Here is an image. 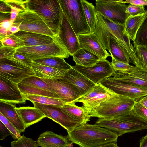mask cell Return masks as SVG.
<instances>
[{"mask_svg":"<svg viewBox=\"0 0 147 147\" xmlns=\"http://www.w3.org/2000/svg\"><path fill=\"white\" fill-rule=\"evenodd\" d=\"M67 133L69 140L80 147H97L117 143L118 137L110 130L95 124L81 125Z\"/></svg>","mask_w":147,"mask_h":147,"instance_id":"6da1fadb","label":"cell"},{"mask_svg":"<svg viewBox=\"0 0 147 147\" xmlns=\"http://www.w3.org/2000/svg\"><path fill=\"white\" fill-rule=\"evenodd\" d=\"M136 101L114 93L88 112L91 117L103 119L117 118L129 114Z\"/></svg>","mask_w":147,"mask_h":147,"instance_id":"7a4b0ae2","label":"cell"},{"mask_svg":"<svg viewBox=\"0 0 147 147\" xmlns=\"http://www.w3.org/2000/svg\"><path fill=\"white\" fill-rule=\"evenodd\" d=\"M13 25L20 30L45 35L55 38L58 33L59 27L46 21L36 13L26 9L20 13Z\"/></svg>","mask_w":147,"mask_h":147,"instance_id":"3957f363","label":"cell"},{"mask_svg":"<svg viewBox=\"0 0 147 147\" xmlns=\"http://www.w3.org/2000/svg\"><path fill=\"white\" fill-rule=\"evenodd\" d=\"M95 124L110 130L118 136L127 133L147 129V123L130 113L115 118H98Z\"/></svg>","mask_w":147,"mask_h":147,"instance_id":"277c9868","label":"cell"},{"mask_svg":"<svg viewBox=\"0 0 147 147\" xmlns=\"http://www.w3.org/2000/svg\"><path fill=\"white\" fill-rule=\"evenodd\" d=\"M63 13L77 36L91 33L81 0H59Z\"/></svg>","mask_w":147,"mask_h":147,"instance_id":"5b68a950","label":"cell"},{"mask_svg":"<svg viewBox=\"0 0 147 147\" xmlns=\"http://www.w3.org/2000/svg\"><path fill=\"white\" fill-rule=\"evenodd\" d=\"M16 51L32 61L53 57L68 58L70 56L68 51L56 36L55 40L52 43L34 46L21 47L16 48Z\"/></svg>","mask_w":147,"mask_h":147,"instance_id":"8992f818","label":"cell"},{"mask_svg":"<svg viewBox=\"0 0 147 147\" xmlns=\"http://www.w3.org/2000/svg\"><path fill=\"white\" fill-rule=\"evenodd\" d=\"M26 6L27 9L36 13L59 28L63 15L59 0H27Z\"/></svg>","mask_w":147,"mask_h":147,"instance_id":"52a82bcc","label":"cell"},{"mask_svg":"<svg viewBox=\"0 0 147 147\" xmlns=\"http://www.w3.org/2000/svg\"><path fill=\"white\" fill-rule=\"evenodd\" d=\"M127 5L122 0H96L95 9L103 17L113 22L124 25L129 16L127 11Z\"/></svg>","mask_w":147,"mask_h":147,"instance_id":"ba28073f","label":"cell"},{"mask_svg":"<svg viewBox=\"0 0 147 147\" xmlns=\"http://www.w3.org/2000/svg\"><path fill=\"white\" fill-rule=\"evenodd\" d=\"M32 68L10 58L0 60V76L18 84L26 78L34 76Z\"/></svg>","mask_w":147,"mask_h":147,"instance_id":"9c48e42d","label":"cell"},{"mask_svg":"<svg viewBox=\"0 0 147 147\" xmlns=\"http://www.w3.org/2000/svg\"><path fill=\"white\" fill-rule=\"evenodd\" d=\"M71 66L96 84L100 83L111 77L114 72L111 63L107 60L100 61L91 67L76 65Z\"/></svg>","mask_w":147,"mask_h":147,"instance_id":"30bf717a","label":"cell"},{"mask_svg":"<svg viewBox=\"0 0 147 147\" xmlns=\"http://www.w3.org/2000/svg\"><path fill=\"white\" fill-rule=\"evenodd\" d=\"M34 107L39 109L45 115L55 122L60 125L69 131L82 125L63 112L59 106L42 104L32 102Z\"/></svg>","mask_w":147,"mask_h":147,"instance_id":"8fae6325","label":"cell"},{"mask_svg":"<svg viewBox=\"0 0 147 147\" xmlns=\"http://www.w3.org/2000/svg\"><path fill=\"white\" fill-rule=\"evenodd\" d=\"M113 93L136 101L147 95V88L137 87L116 80L112 77L100 83Z\"/></svg>","mask_w":147,"mask_h":147,"instance_id":"7c38bea8","label":"cell"},{"mask_svg":"<svg viewBox=\"0 0 147 147\" xmlns=\"http://www.w3.org/2000/svg\"><path fill=\"white\" fill-rule=\"evenodd\" d=\"M51 87L63 101L67 103L74 102L81 98L78 88L72 84L61 80L42 78Z\"/></svg>","mask_w":147,"mask_h":147,"instance_id":"4fadbf2b","label":"cell"},{"mask_svg":"<svg viewBox=\"0 0 147 147\" xmlns=\"http://www.w3.org/2000/svg\"><path fill=\"white\" fill-rule=\"evenodd\" d=\"M56 36L70 56H72L81 48L77 35L63 13L61 24Z\"/></svg>","mask_w":147,"mask_h":147,"instance_id":"5bb4252c","label":"cell"},{"mask_svg":"<svg viewBox=\"0 0 147 147\" xmlns=\"http://www.w3.org/2000/svg\"><path fill=\"white\" fill-rule=\"evenodd\" d=\"M114 93L100 83H99L96 84L89 92L78 99L74 103H82V107L88 111Z\"/></svg>","mask_w":147,"mask_h":147,"instance_id":"9a60e30c","label":"cell"},{"mask_svg":"<svg viewBox=\"0 0 147 147\" xmlns=\"http://www.w3.org/2000/svg\"><path fill=\"white\" fill-rule=\"evenodd\" d=\"M26 100L18 84L0 76V101L13 104H24Z\"/></svg>","mask_w":147,"mask_h":147,"instance_id":"2e32d148","label":"cell"},{"mask_svg":"<svg viewBox=\"0 0 147 147\" xmlns=\"http://www.w3.org/2000/svg\"><path fill=\"white\" fill-rule=\"evenodd\" d=\"M113 79L137 87L147 88V71L136 66L126 72L114 71Z\"/></svg>","mask_w":147,"mask_h":147,"instance_id":"e0dca14e","label":"cell"},{"mask_svg":"<svg viewBox=\"0 0 147 147\" xmlns=\"http://www.w3.org/2000/svg\"><path fill=\"white\" fill-rule=\"evenodd\" d=\"M10 37L16 42L17 48L48 44L53 43L55 40V37L53 38L45 35L22 30L13 34Z\"/></svg>","mask_w":147,"mask_h":147,"instance_id":"ac0fdd59","label":"cell"},{"mask_svg":"<svg viewBox=\"0 0 147 147\" xmlns=\"http://www.w3.org/2000/svg\"><path fill=\"white\" fill-rule=\"evenodd\" d=\"M77 36L80 48L96 55L100 61L106 60L108 57L111 56L94 32Z\"/></svg>","mask_w":147,"mask_h":147,"instance_id":"d6986e66","label":"cell"},{"mask_svg":"<svg viewBox=\"0 0 147 147\" xmlns=\"http://www.w3.org/2000/svg\"><path fill=\"white\" fill-rule=\"evenodd\" d=\"M61 79L76 86L80 92L81 97L89 92L96 85L72 67Z\"/></svg>","mask_w":147,"mask_h":147,"instance_id":"ffe728a7","label":"cell"},{"mask_svg":"<svg viewBox=\"0 0 147 147\" xmlns=\"http://www.w3.org/2000/svg\"><path fill=\"white\" fill-rule=\"evenodd\" d=\"M41 147H74L68 135L63 136L46 131L40 134L37 141Z\"/></svg>","mask_w":147,"mask_h":147,"instance_id":"44dd1931","label":"cell"},{"mask_svg":"<svg viewBox=\"0 0 147 147\" xmlns=\"http://www.w3.org/2000/svg\"><path fill=\"white\" fill-rule=\"evenodd\" d=\"M15 109L26 128L46 117L39 109L35 107H16Z\"/></svg>","mask_w":147,"mask_h":147,"instance_id":"7402d4cb","label":"cell"},{"mask_svg":"<svg viewBox=\"0 0 147 147\" xmlns=\"http://www.w3.org/2000/svg\"><path fill=\"white\" fill-rule=\"evenodd\" d=\"M15 105L0 101L1 113L20 133L25 131L26 128L16 110Z\"/></svg>","mask_w":147,"mask_h":147,"instance_id":"603a6c76","label":"cell"},{"mask_svg":"<svg viewBox=\"0 0 147 147\" xmlns=\"http://www.w3.org/2000/svg\"><path fill=\"white\" fill-rule=\"evenodd\" d=\"M61 110L82 125L87 124L90 121L91 117L88 111L83 107L77 106L74 102L64 105Z\"/></svg>","mask_w":147,"mask_h":147,"instance_id":"cb8c5ba5","label":"cell"},{"mask_svg":"<svg viewBox=\"0 0 147 147\" xmlns=\"http://www.w3.org/2000/svg\"><path fill=\"white\" fill-rule=\"evenodd\" d=\"M32 68L34 73V76L42 78L51 80L62 79L68 71L40 65L33 61Z\"/></svg>","mask_w":147,"mask_h":147,"instance_id":"d4e9b609","label":"cell"},{"mask_svg":"<svg viewBox=\"0 0 147 147\" xmlns=\"http://www.w3.org/2000/svg\"><path fill=\"white\" fill-rule=\"evenodd\" d=\"M72 56L76 65L84 67L93 66L100 61L96 55L81 48L75 53Z\"/></svg>","mask_w":147,"mask_h":147,"instance_id":"484cf974","label":"cell"},{"mask_svg":"<svg viewBox=\"0 0 147 147\" xmlns=\"http://www.w3.org/2000/svg\"><path fill=\"white\" fill-rule=\"evenodd\" d=\"M108 51L112 58L116 60L129 64L131 61L126 56L116 38L112 36L107 37Z\"/></svg>","mask_w":147,"mask_h":147,"instance_id":"4316f807","label":"cell"},{"mask_svg":"<svg viewBox=\"0 0 147 147\" xmlns=\"http://www.w3.org/2000/svg\"><path fill=\"white\" fill-rule=\"evenodd\" d=\"M144 13L135 16H130L125 21L124 25V31L133 42L143 19Z\"/></svg>","mask_w":147,"mask_h":147,"instance_id":"83f0119b","label":"cell"},{"mask_svg":"<svg viewBox=\"0 0 147 147\" xmlns=\"http://www.w3.org/2000/svg\"><path fill=\"white\" fill-rule=\"evenodd\" d=\"M64 58L59 57H53L33 61L34 62L42 65L63 70H68L71 68Z\"/></svg>","mask_w":147,"mask_h":147,"instance_id":"f1b7e54d","label":"cell"},{"mask_svg":"<svg viewBox=\"0 0 147 147\" xmlns=\"http://www.w3.org/2000/svg\"><path fill=\"white\" fill-rule=\"evenodd\" d=\"M23 95L26 100L30 101L32 102H36L42 104L57 106L61 107L68 104L60 98L31 94H24Z\"/></svg>","mask_w":147,"mask_h":147,"instance_id":"f546056e","label":"cell"},{"mask_svg":"<svg viewBox=\"0 0 147 147\" xmlns=\"http://www.w3.org/2000/svg\"><path fill=\"white\" fill-rule=\"evenodd\" d=\"M83 9L87 22L91 30V33L94 32L96 21V12L93 4L85 0H81Z\"/></svg>","mask_w":147,"mask_h":147,"instance_id":"4dcf8cb0","label":"cell"},{"mask_svg":"<svg viewBox=\"0 0 147 147\" xmlns=\"http://www.w3.org/2000/svg\"><path fill=\"white\" fill-rule=\"evenodd\" d=\"M18 85L23 95L31 94L60 99L59 96L54 92L30 86L20 83L18 84Z\"/></svg>","mask_w":147,"mask_h":147,"instance_id":"1f68e13d","label":"cell"},{"mask_svg":"<svg viewBox=\"0 0 147 147\" xmlns=\"http://www.w3.org/2000/svg\"><path fill=\"white\" fill-rule=\"evenodd\" d=\"M11 9L10 20L13 23L18 14L26 11L27 9V0H2Z\"/></svg>","mask_w":147,"mask_h":147,"instance_id":"d6a6232c","label":"cell"},{"mask_svg":"<svg viewBox=\"0 0 147 147\" xmlns=\"http://www.w3.org/2000/svg\"><path fill=\"white\" fill-rule=\"evenodd\" d=\"M134 46H144L147 47V11L144 13L142 23L137 32Z\"/></svg>","mask_w":147,"mask_h":147,"instance_id":"836d02e7","label":"cell"},{"mask_svg":"<svg viewBox=\"0 0 147 147\" xmlns=\"http://www.w3.org/2000/svg\"><path fill=\"white\" fill-rule=\"evenodd\" d=\"M20 83L54 92L50 86L43 81L41 78L34 76L25 78Z\"/></svg>","mask_w":147,"mask_h":147,"instance_id":"e575fe53","label":"cell"},{"mask_svg":"<svg viewBox=\"0 0 147 147\" xmlns=\"http://www.w3.org/2000/svg\"><path fill=\"white\" fill-rule=\"evenodd\" d=\"M139 67L147 71V47L144 46H134Z\"/></svg>","mask_w":147,"mask_h":147,"instance_id":"d590c367","label":"cell"},{"mask_svg":"<svg viewBox=\"0 0 147 147\" xmlns=\"http://www.w3.org/2000/svg\"><path fill=\"white\" fill-rule=\"evenodd\" d=\"M11 147H38L36 141L26 137L23 134L16 141L11 143Z\"/></svg>","mask_w":147,"mask_h":147,"instance_id":"8d00e7d4","label":"cell"},{"mask_svg":"<svg viewBox=\"0 0 147 147\" xmlns=\"http://www.w3.org/2000/svg\"><path fill=\"white\" fill-rule=\"evenodd\" d=\"M130 113L147 123V109L140 104L138 101H136Z\"/></svg>","mask_w":147,"mask_h":147,"instance_id":"74e56055","label":"cell"},{"mask_svg":"<svg viewBox=\"0 0 147 147\" xmlns=\"http://www.w3.org/2000/svg\"><path fill=\"white\" fill-rule=\"evenodd\" d=\"M0 121L9 129L11 135L14 139L17 140L21 136V133L1 113Z\"/></svg>","mask_w":147,"mask_h":147,"instance_id":"f35d334b","label":"cell"},{"mask_svg":"<svg viewBox=\"0 0 147 147\" xmlns=\"http://www.w3.org/2000/svg\"><path fill=\"white\" fill-rule=\"evenodd\" d=\"M112 58V61L111 63V64L114 71L126 72L131 70L134 67L130 64L120 62L116 60L114 58Z\"/></svg>","mask_w":147,"mask_h":147,"instance_id":"ab89813d","label":"cell"},{"mask_svg":"<svg viewBox=\"0 0 147 147\" xmlns=\"http://www.w3.org/2000/svg\"><path fill=\"white\" fill-rule=\"evenodd\" d=\"M7 58H11L22 64L31 68H32L33 61L24 56L16 52V51L13 55Z\"/></svg>","mask_w":147,"mask_h":147,"instance_id":"60d3db41","label":"cell"},{"mask_svg":"<svg viewBox=\"0 0 147 147\" xmlns=\"http://www.w3.org/2000/svg\"><path fill=\"white\" fill-rule=\"evenodd\" d=\"M127 11L129 16H135L144 13L146 11L144 6L130 4L127 5Z\"/></svg>","mask_w":147,"mask_h":147,"instance_id":"b9f144b4","label":"cell"},{"mask_svg":"<svg viewBox=\"0 0 147 147\" xmlns=\"http://www.w3.org/2000/svg\"><path fill=\"white\" fill-rule=\"evenodd\" d=\"M16 48L0 46V60L7 58L13 55L16 52Z\"/></svg>","mask_w":147,"mask_h":147,"instance_id":"7bdbcfd3","label":"cell"},{"mask_svg":"<svg viewBox=\"0 0 147 147\" xmlns=\"http://www.w3.org/2000/svg\"><path fill=\"white\" fill-rule=\"evenodd\" d=\"M0 46L16 49L18 48V45L16 42L10 36L5 37L0 39Z\"/></svg>","mask_w":147,"mask_h":147,"instance_id":"ee69618b","label":"cell"},{"mask_svg":"<svg viewBox=\"0 0 147 147\" xmlns=\"http://www.w3.org/2000/svg\"><path fill=\"white\" fill-rule=\"evenodd\" d=\"M0 12L4 14L3 16H0V18L3 19L5 18V16L6 15H10L11 9L2 0H0Z\"/></svg>","mask_w":147,"mask_h":147,"instance_id":"f6af8a7d","label":"cell"},{"mask_svg":"<svg viewBox=\"0 0 147 147\" xmlns=\"http://www.w3.org/2000/svg\"><path fill=\"white\" fill-rule=\"evenodd\" d=\"M10 135H11V133L9 130L0 121V140H3Z\"/></svg>","mask_w":147,"mask_h":147,"instance_id":"bcb514c9","label":"cell"},{"mask_svg":"<svg viewBox=\"0 0 147 147\" xmlns=\"http://www.w3.org/2000/svg\"><path fill=\"white\" fill-rule=\"evenodd\" d=\"M0 28H2L9 30L13 25V23L10 20V18H5L0 20Z\"/></svg>","mask_w":147,"mask_h":147,"instance_id":"7dc6e473","label":"cell"},{"mask_svg":"<svg viewBox=\"0 0 147 147\" xmlns=\"http://www.w3.org/2000/svg\"><path fill=\"white\" fill-rule=\"evenodd\" d=\"M125 3H129L136 5L147 6V0H126Z\"/></svg>","mask_w":147,"mask_h":147,"instance_id":"c3c4849f","label":"cell"},{"mask_svg":"<svg viewBox=\"0 0 147 147\" xmlns=\"http://www.w3.org/2000/svg\"><path fill=\"white\" fill-rule=\"evenodd\" d=\"M137 101L144 107L147 109V95L140 98Z\"/></svg>","mask_w":147,"mask_h":147,"instance_id":"681fc988","label":"cell"},{"mask_svg":"<svg viewBox=\"0 0 147 147\" xmlns=\"http://www.w3.org/2000/svg\"><path fill=\"white\" fill-rule=\"evenodd\" d=\"M139 147H147V134L141 139Z\"/></svg>","mask_w":147,"mask_h":147,"instance_id":"f907efd6","label":"cell"},{"mask_svg":"<svg viewBox=\"0 0 147 147\" xmlns=\"http://www.w3.org/2000/svg\"><path fill=\"white\" fill-rule=\"evenodd\" d=\"M97 147H119L117 143H110Z\"/></svg>","mask_w":147,"mask_h":147,"instance_id":"816d5d0a","label":"cell"},{"mask_svg":"<svg viewBox=\"0 0 147 147\" xmlns=\"http://www.w3.org/2000/svg\"><path fill=\"white\" fill-rule=\"evenodd\" d=\"M10 30L13 34L18 32L20 30L17 26L12 25L10 28Z\"/></svg>","mask_w":147,"mask_h":147,"instance_id":"f5cc1de1","label":"cell"},{"mask_svg":"<svg viewBox=\"0 0 147 147\" xmlns=\"http://www.w3.org/2000/svg\"><path fill=\"white\" fill-rule=\"evenodd\" d=\"M0 147H4V146H0Z\"/></svg>","mask_w":147,"mask_h":147,"instance_id":"db71d44e","label":"cell"}]
</instances>
